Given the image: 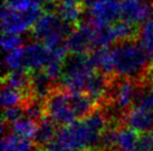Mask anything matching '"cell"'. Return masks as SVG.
<instances>
[{
    "mask_svg": "<svg viewBox=\"0 0 153 151\" xmlns=\"http://www.w3.org/2000/svg\"><path fill=\"white\" fill-rule=\"evenodd\" d=\"M113 125L104 109H96L88 117L76 120L58 130L56 142L67 151L95 149L107 128Z\"/></svg>",
    "mask_w": 153,
    "mask_h": 151,
    "instance_id": "6da1fadb",
    "label": "cell"
},
{
    "mask_svg": "<svg viewBox=\"0 0 153 151\" xmlns=\"http://www.w3.org/2000/svg\"><path fill=\"white\" fill-rule=\"evenodd\" d=\"M112 51L114 76L117 79L145 81V76L152 62L139 43L134 40H125L116 43Z\"/></svg>",
    "mask_w": 153,
    "mask_h": 151,
    "instance_id": "7a4b0ae2",
    "label": "cell"
},
{
    "mask_svg": "<svg viewBox=\"0 0 153 151\" xmlns=\"http://www.w3.org/2000/svg\"><path fill=\"white\" fill-rule=\"evenodd\" d=\"M96 71L89 54L68 56L59 80L60 88L68 92L85 93L89 81Z\"/></svg>",
    "mask_w": 153,
    "mask_h": 151,
    "instance_id": "3957f363",
    "label": "cell"
},
{
    "mask_svg": "<svg viewBox=\"0 0 153 151\" xmlns=\"http://www.w3.org/2000/svg\"><path fill=\"white\" fill-rule=\"evenodd\" d=\"M75 27L66 23L55 12H45L31 29L35 41L42 42L49 49L65 47V42Z\"/></svg>",
    "mask_w": 153,
    "mask_h": 151,
    "instance_id": "277c9868",
    "label": "cell"
},
{
    "mask_svg": "<svg viewBox=\"0 0 153 151\" xmlns=\"http://www.w3.org/2000/svg\"><path fill=\"white\" fill-rule=\"evenodd\" d=\"M38 4L26 9H13L2 6L1 10V29L4 34L22 36L27 30H31L35 23L43 15Z\"/></svg>",
    "mask_w": 153,
    "mask_h": 151,
    "instance_id": "5b68a950",
    "label": "cell"
},
{
    "mask_svg": "<svg viewBox=\"0 0 153 151\" xmlns=\"http://www.w3.org/2000/svg\"><path fill=\"white\" fill-rule=\"evenodd\" d=\"M45 117L56 126L66 127L76 121L77 118L73 111L69 92L62 88H55L45 101Z\"/></svg>",
    "mask_w": 153,
    "mask_h": 151,
    "instance_id": "8992f818",
    "label": "cell"
},
{
    "mask_svg": "<svg viewBox=\"0 0 153 151\" xmlns=\"http://www.w3.org/2000/svg\"><path fill=\"white\" fill-rule=\"evenodd\" d=\"M55 55L54 49L38 41H30L24 43L22 47V69L26 72L42 71L51 62Z\"/></svg>",
    "mask_w": 153,
    "mask_h": 151,
    "instance_id": "52a82bcc",
    "label": "cell"
},
{
    "mask_svg": "<svg viewBox=\"0 0 153 151\" xmlns=\"http://www.w3.org/2000/svg\"><path fill=\"white\" fill-rule=\"evenodd\" d=\"M86 20L95 25L117 23L122 17L121 0H98L86 7Z\"/></svg>",
    "mask_w": 153,
    "mask_h": 151,
    "instance_id": "ba28073f",
    "label": "cell"
},
{
    "mask_svg": "<svg viewBox=\"0 0 153 151\" xmlns=\"http://www.w3.org/2000/svg\"><path fill=\"white\" fill-rule=\"evenodd\" d=\"M93 32L94 26L89 21H82L79 25H77L65 42V48L68 54L82 55L94 50Z\"/></svg>",
    "mask_w": 153,
    "mask_h": 151,
    "instance_id": "9c48e42d",
    "label": "cell"
},
{
    "mask_svg": "<svg viewBox=\"0 0 153 151\" xmlns=\"http://www.w3.org/2000/svg\"><path fill=\"white\" fill-rule=\"evenodd\" d=\"M121 21L137 27L150 19L153 7L145 0H121Z\"/></svg>",
    "mask_w": 153,
    "mask_h": 151,
    "instance_id": "30bf717a",
    "label": "cell"
},
{
    "mask_svg": "<svg viewBox=\"0 0 153 151\" xmlns=\"http://www.w3.org/2000/svg\"><path fill=\"white\" fill-rule=\"evenodd\" d=\"M124 125L140 133L149 132L153 128V112L139 107H134L125 114Z\"/></svg>",
    "mask_w": 153,
    "mask_h": 151,
    "instance_id": "8fae6325",
    "label": "cell"
},
{
    "mask_svg": "<svg viewBox=\"0 0 153 151\" xmlns=\"http://www.w3.org/2000/svg\"><path fill=\"white\" fill-rule=\"evenodd\" d=\"M140 132L126 125H119L115 133L114 151H136Z\"/></svg>",
    "mask_w": 153,
    "mask_h": 151,
    "instance_id": "7c38bea8",
    "label": "cell"
},
{
    "mask_svg": "<svg viewBox=\"0 0 153 151\" xmlns=\"http://www.w3.org/2000/svg\"><path fill=\"white\" fill-rule=\"evenodd\" d=\"M69 99L72 105L73 111L76 116L77 120H82L84 118L88 117L91 113H93L97 109V102L93 100L86 93H74L69 92Z\"/></svg>",
    "mask_w": 153,
    "mask_h": 151,
    "instance_id": "4fadbf2b",
    "label": "cell"
},
{
    "mask_svg": "<svg viewBox=\"0 0 153 151\" xmlns=\"http://www.w3.org/2000/svg\"><path fill=\"white\" fill-rule=\"evenodd\" d=\"M56 125L51 122L48 118H44L38 122V129L34 137L35 146L38 148H46L51 146L56 140L58 131L56 129Z\"/></svg>",
    "mask_w": 153,
    "mask_h": 151,
    "instance_id": "5bb4252c",
    "label": "cell"
},
{
    "mask_svg": "<svg viewBox=\"0 0 153 151\" xmlns=\"http://www.w3.org/2000/svg\"><path fill=\"white\" fill-rule=\"evenodd\" d=\"M83 8H84L83 2L56 4L55 13H57L66 23L73 26V27H76L82 22L81 18L83 15Z\"/></svg>",
    "mask_w": 153,
    "mask_h": 151,
    "instance_id": "9a60e30c",
    "label": "cell"
},
{
    "mask_svg": "<svg viewBox=\"0 0 153 151\" xmlns=\"http://www.w3.org/2000/svg\"><path fill=\"white\" fill-rule=\"evenodd\" d=\"M136 42L148 56L150 61L153 62V18H150L139 26Z\"/></svg>",
    "mask_w": 153,
    "mask_h": 151,
    "instance_id": "2e32d148",
    "label": "cell"
},
{
    "mask_svg": "<svg viewBox=\"0 0 153 151\" xmlns=\"http://www.w3.org/2000/svg\"><path fill=\"white\" fill-rule=\"evenodd\" d=\"M91 55L92 61L98 72L113 78L114 76V67H113V59H112V51L110 48L105 49H96Z\"/></svg>",
    "mask_w": 153,
    "mask_h": 151,
    "instance_id": "e0dca14e",
    "label": "cell"
},
{
    "mask_svg": "<svg viewBox=\"0 0 153 151\" xmlns=\"http://www.w3.org/2000/svg\"><path fill=\"white\" fill-rule=\"evenodd\" d=\"M33 97L13 89L8 86H2L1 90V105L4 109L13 108V107H24Z\"/></svg>",
    "mask_w": 153,
    "mask_h": 151,
    "instance_id": "ac0fdd59",
    "label": "cell"
},
{
    "mask_svg": "<svg viewBox=\"0 0 153 151\" xmlns=\"http://www.w3.org/2000/svg\"><path fill=\"white\" fill-rule=\"evenodd\" d=\"M2 86H8L30 95V73L26 71H13L4 73L2 78Z\"/></svg>",
    "mask_w": 153,
    "mask_h": 151,
    "instance_id": "d6986e66",
    "label": "cell"
},
{
    "mask_svg": "<svg viewBox=\"0 0 153 151\" xmlns=\"http://www.w3.org/2000/svg\"><path fill=\"white\" fill-rule=\"evenodd\" d=\"M34 146L30 139L15 133L4 134L1 140V151H33Z\"/></svg>",
    "mask_w": 153,
    "mask_h": 151,
    "instance_id": "ffe728a7",
    "label": "cell"
},
{
    "mask_svg": "<svg viewBox=\"0 0 153 151\" xmlns=\"http://www.w3.org/2000/svg\"><path fill=\"white\" fill-rule=\"evenodd\" d=\"M13 133L24 137V138H34L37 129H38V122L30 119L28 117H22L18 121L10 126Z\"/></svg>",
    "mask_w": 153,
    "mask_h": 151,
    "instance_id": "44dd1931",
    "label": "cell"
},
{
    "mask_svg": "<svg viewBox=\"0 0 153 151\" xmlns=\"http://www.w3.org/2000/svg\"><path fill=\"white\" fill-rule=\"evenodd\" d=\"M134 107H139L153 112V86L143 84Z\"/></svg>",
    "mask_w": 153,
    "mask_h": 151,
    "instance_id": "7402d4cb",
    "label": "cell"
},
{
    "mask_svg": "<svg viewBox=\"0 0 153 151\" xmlns=\"http://www.w3.org/2000/svg\"><path fill=\"white\" fill-rule=\"evenodd\" d=\"M22 42H24L22 37L18 34H2V38H1V46L4 54H8L22 48L24 46Z\"/></svg>",
    "mask_w": 153,
    "mask_h": 151,
    "instance_id": "603a6c76",
    "label": "cell"
},
{
    "mask_svg": "<svg viewBox=\"0 0 153 151\" xmlns=\"http://www.w3.org/2000/svg\"><path fill=\"white\" fill-rule=\"evenodd\" d=\"M24 113H25L24 107H13V108L4 109L2 113V122L8 126L9 125L11 126L13 123L24 117Z\"/></svg>",
    "mask_w": 153,
    "mask_h": 151,
    "instance_id": "cb8c5ba5",
    "label": "cell"
},
{
    "mask_svg": "<svg viewBox=\"0 0 153 151\" xmlns=\"http://www.w3.org/2000/svg\"><path fill=\"white\" fill-rule=\"evenodd\" d=\"M136 151H153V131L140 133Z\"/></svg>",
    "mask_w": 153,
    "mask_h": 151,
    "instance_id": "d4e9b609",
    "label": "cell"
},
{
    "mask_svg": "<svg viewBox=\"0 0 153 151\" xmlns=\"http://www.w3.org/2000/svg\"><path fill=\"white\" fill-rule=\"evenodd\" d=\"M35 4L31 0H4V6L13 9H26Z\"/></svg>",
    "mask_w": 153,
    "mask_h": 151,
    "instance_id": "484cf974",
    "label": "cell"
},
{
    "mask_svg": "<svg viewBox=\"0 0 153 151\" xmlns=\"http://www.w3.org/2000/svg\"><path fill=\"white\" fill-rule=\"evenodd\" d=\"M146 81L153 86V63L150 66L149 70H148V72H146V76H145V82H146Z\"/></svg>",
    "mask_w": 153,
    "mask_h": 151,
    "instance_id": "4316f807",
    "label": "cell"
},
{
    "mask_svg": "<svg viewBox=\"0 0 153 151\" xmlns=\"http://www.w3.org/2000/svg\"><path fill=\"white\" fill-rule=\"evenodd\" d=\"M33 2H35L36 4H38V6H40V7H44L46 4H48L49 1H51V0H31Z\"/></svg>",
    "mask_w": 153,
    "mask_h": 151,
    "instance_id": "83f0119b",
    "label": "cell"
},
{
    "mask_svg": "<svg viewBox=\"0 0 153 151\" xmlns=\"http://www.w3.org/2000/svg\"><path fill=\"white\" fill-rule=\"evenodd\" d=\"M35 151H51L49 148H38L37 150H35Z\"/></svg>",
    "mask_w": 153,
    "mask_h": 151,
    "instance_id": "f1b7e54d",
    "label": "cell"
},
{
    "mask_svg": "<svg viewBox=\"0 0 153 151\" xmlns=\"http://www.w3.org/2000/svg\"><path fill=\"white\" fill-rule=\"evenodd\" d=\"M85 151H102L101 149H91V150H85Z\"/></svg>",
    "mask_w": 153,
    "mask_h": 151,
    "instance_id": "f546056e",
    "label": "cell"
}]
</instances>
